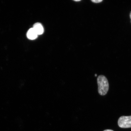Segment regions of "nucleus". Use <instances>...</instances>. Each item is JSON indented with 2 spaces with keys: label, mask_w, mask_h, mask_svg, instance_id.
Wrapping results in <instances>:
<instances>
[{
  "label": "nucleus",
  "mask_w": 131,
  "mask_h": 131,
  "mask_svg": "<svg viewBox=\"0 0 131 131\" xmlns=\"http://www.w3.org/2000/svg\"><path fill=\"white\" fill-rule=\"evenodd\" d=\"M97 83L99 94L102 96L106 95L109 88L108 82L107 79L104 75H100L97 78Z\"/></svg>",
  "instance_id": "obj_1"
},
{
  "label": "nucleus",
  "mask_w": 131,
  "mask_h": 131,
  "mask_svg": "<svg viewBox=\"0 0 131 131\" xmlns=\"http://www.w3.org/2000/svg\"><path fill=\"white\" fill-rule=\"evenodd\" d=\"M118 126L122 128L131 127V116H122L119 118L118 122Z\"/></svg>",
  "instance_id": "obj_2"
},
{
  "label": "nucleus",
  "mask_w": 131,
  "mask_h": 131,
  "mask_svg": "<svg viewBox=\"0 0 131 131\" xmlns=\"http://www.w3.org/2000/svg\"><path fill=\"white\" fill-rule=\"evenodd\" d=\"M33 28L34 29L38 35H40L43 33L44 29L43 26L40 23H37L34 24Z\"/></svg>",
  "instance_id": "obj_3"
},
{
  "label": "nucleus",
  "mask_w": 131,
  "mask_h": 131,
  "mask_svg": "<svg viewBox=\"0 0 131 131\" xmlns=\"http://www.w3.org/2000/svg\"><path fill=\"white\" fill-rule=\"evenodd\" d=\"M37 34L33 28L29 29L27 33L28 38L31 40H34L37 38Z\"/></svg>",
  "instance_id": "obj_4"
},
{
  "label": "nucleus",
  "mask_w": 131,
  "mask_h": 131,
  "mask_svg": "<svg viewBox=\"0 0 131 131\" xmlns=\"http://www.w3.org/2000/svg\"><path fill=\"white\" fill-rule=\"evenodd\" d=\"M103 1L102 0H94V1H92L93 3H100L102 2Z\"/></svg>",
  "instance_id": "obj_5"
},
{
  "label": "nucleus",
  "mask_w": 131,
  "mask_h": 131,
  "mask_svg": "<svg viewBox=\"0 0 131 131\" xmlns=\"http://www.w3.org/2000/svg\"><path fill=\"white\" fill-rule=\"evenodd\" d=\"M104 131H114L112 130H110V129H107V130H104Z\"/></svg>",
  "instance_id": "obj_6"
},
{
  "label": "nucleus",
  "mask_w": 131,
  "mask_h": 131,
  "mask_svg": "<svg viewBox=\"0 0 131 131\" xmlns=\"http://www.w3.org/2000/svg\"><path fill=\"white\" fill-rule=\"evenodd\" d=\"M130 17L131 20V12H130Z\"/></svg>",
  "instance_id": "obj_7"
},
{
  "label": "nucleus",
  "mask_w": 131,
  "mask_h": 131,
  "mask_svg": "<svg viewBox=\"0 0 131 131\" xmlns=\"http://www.w3.org/2000/svg\"><path fill=\"white\" fill-rule=\"evenodd\" d=\"M76 1V2H78V1Z\"/></svg>",
  "instance_id": "obj_8"
},
{
  "label": "nucleus",
  "mask_w": 131,
  "mask_h": 131,
  "mask_svg": "<svg viewBox=\"0 0 131 131\" xmlns=\"http://www.w3.org/2000/svg\"><path fill=\"white\" fill-rule=\"evenodd\" d=\"M95 77H96V76H97V74H95Z\"/></svg>",
  "instance_id": "obj_9"
}]
</instances>
